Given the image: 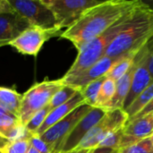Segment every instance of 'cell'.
Here are the masks:
<instances>
[{
    "instance_id": "cell-14",
    "label": "cell",
    "mask_w": 153,
    "mask_h": 153,
    "mask_svg": "<svg viewBox=\"0 0 153 153\" xmlns=\"http://www.w3.org/2000/svg\"><path fill=\"white\" fill-rule=\"evenodd\" d=\"M31 25L17 13L0 14V47L10 45Z\"/></svg>"
},
{
    "instance_id": "cell-5",
    "label": "cell",
    "mask_w": 153,
    "mask_h": 153,
    "mask_svg": "<svg viewBox=\"0 0 153 153\" xmlns=\"http://www.w3.org/2000/svg\"><path fill=\"white\" fill-rule=\"evenodd\" d=\"M128 120L129 116L123 108L107 111L105 116L90 130L74 151H90L97 148L108 134L123 129Z\"/></svg>"
},
{
    "instance_id": "cell-24",
    "label": "cell",
    "mask_w": 153,
    "mask_h": 153,
    "mask_svg": "<svg viewBox=\"0 0 153 153\" xmlns=\"http://www.w3.org/2000/svg\"><path fill=\"white\" fill-rule=\"evenodd\" d=\"M30 138L10 141L0 149L1 153H27L30 148Z\"/></svg>"
},
{
    "instance_id": "cell-28",
    "label": "cell",
    "mask_w": 153,
    "mask_h": 153,
    "mask_svg": "<svg viewBox=\"0 0 153 153\" xmlns=\"http://www.w3.org/2000/svg\"><path fill=\"white\" fill-rule=\"evenodd\" d=\"M146 60L147 66L153 82V37L146 44Z\"/></svg>"
},
{
    "instance_id": "cell-10",
    "label": "cell",
    "mask_w": 153,
    "mask_h": 153,
    "mask_svg": "<svg viewBox=\"0 0 153 153\" xmlns=\"http://www.w3.org/2000/svg\"><path fill=\"white\" fill-rule=\"evenodd\" d=\"M136 67L134 73L131 88L129 93L126 97V100L124 103L123 109H126L134 100L152 82L146 60V45L137 53L134 57Z\"/></svg>"
},
{
    "instance_id": "cell-12",
    "label": "cell",
    "mask_w": 153,
    "mask_h": 153,
    "mask_svg": "<svg viewBox=\"0 0 153 153\" xmlns=\"http://www.w3.org/2000/svg\"><path fill=\"white\" fill-rule=\"evenodd\" d=\"M119 58H111L108 56H103L100 60H99L96 64L91 65L87 70L76 75L64 76L61 79L65 85H69L79 91H82L90 82L98 80L101 77H104L108 72V70L111 68V66Z\"/></svg>"
},
{
    "instance_id": "cell-3",
    "label": "cell",
    "mask_w": 153,
    "mask_h": 153,
    "mask_svg": "<svg viewBox=\"0 0 153 153\" xmlns=\"http://www.w3.org/2000/svg\"><path fill=\"white\" fill-rule=\"evenodd\" d=\"M135 8L125 14L121 19H119L99 37H97L96 39L83 46L80 50H78V56L75 61L64 76L76 75L87 70L91 65L96 64L99 60H100L104 56L107 48L112 43V41L130 24Z\"/></svg>"
},
{
    "instance_id": "cell-37",
    "label": "cell",
    "mask_w": 153,
    "mask_h": 153,
    "mask_svg": "<svg viewBox=\"0 0 153 153\" xmlns=\"http://www.w3.org/2000/svg\"><path fill=\"white\" fill-rule=\"evenodd\" d=\"M0 153H1V152H0Z\"/></svg>"
},
{
    "instance_id": "cell-19",
    "label": "cell",
    "mask_w": 153,
    "mask_h": 153,
    "mask_svg": "<svg viewBox=\"0 0 153 153\" xmlns=\"http://www.w3.org/2000/svg\"><path fill=\"white\" fill-rule=\"evenodd\" d=\"M153 99V83L146 88L135 100L126 109V112L129 116V119L135 117L140 113Z\"/></svg>"
},
{
    "instance_id": "cell-36",
    "label": "cell",
    "mask_w": 153,
    "mask_h": 153,
    "mask_svg": "<svg viewBox=\"0 0 153 153\" xmlns=\"http://www.w3.org/2000/svg\"><path fill=\"white\" fill-rule=\"evenodd\" d=\"M117 153H118V152H117Z\"/></svg>"
},
{
    "instance_id": "cell-11",
    "label": "cell",
    "mask_w": 153,
    "mask_h": 153,
    "mask_svg": "<svg viewBox=\"0 0 153 153\" xmlns=\"http://www.w3.org/2000/svg\"><path fill=\"white\" fill-rule=\"evenodd\" d=\"M106 112L107 111L102 108H92L91 111L79 121V123L65 138L62 145L61 153L74 152L90 130L105 116Z\"/></svg>"
},
{
    "instance_id": "cell-26",
    "label": "cell",
    "mask_w": 153,
    "mask_h": 153,
    "mask_svg": "<svg viewBox=\"0 0 153 153\" xmlns=\"http://www.w3.org/2000/svg\"><path fill=\"white\" fill-rule=\"evenodd\" d=\"M123 137V129L108 134L98 145L97 148H110L119 151Z\"/></svg>"
},
{
    "instance_id": "cell-7",
    "label": "cell",
    "mask_w": 153,
    "mask_h": 153,
    "mask_svg": "<svg viewBox=\"0 0 153 153\" xmlns=\"http://www.w3.org/2000/svg\"><path fill=\"white\" fill-rule=\"evenodd\" d=\"M91 108L92 107L86 103L79 106L68 116L52 126L39 137L51 147L53 152L61 153L62 145L65 138L79 123V121L85 115H87Z\"/></svg>"
},
{
    "instance_id": "cell-1",
    "label": "cell",
    "mask_w": 153,
    "mask_h": 153,
    "mask_svg": "<svg viewBox=\"0 0 153 153\" xmlns=\"http://www.w3.org/2000/svg\"><path fill=\"white\" fill-rule=\"evenodd\" d=\"M140 2L139 0L102 1L88 9L78 21L65 29L60 37L70 40L80 50L135 8Z\"/></svg>"
},
{
    "instance_id": "cell-16",
    "label": "cell",
    "mask_w": 153,
    "mask_h": 153,
    "mask_svg": "<svg viewBox=\"0 0 153 153\" xmlns=\"http://www.w3.org/2000/svg\"><path fill=\"white\" fill-rule=\"evenodd\" d=\"M136 67L135 60H134V63L128 72L120 78L117 82H116V93L112 100L108 103V105L105 108V111L117 109V108H123L124 103L126 100V97L129 93L131 83L134 76V73Z\"/></svg>"
},
{
    "instance_id": "cell-25",
    "label": "cell",
    "mask_w": 153,
    "mask_h": 153,
    "mask_svg": "<svg viewBox=\"0 0 153 153\" xmlns=\"http://www.w3.org/2000/svg\"><path fill=\"white\" fill-rule=\"evenodd\" d=\"M118 153H153V144L151 138L148 137L118 151Z\"/></svg>"
},
{
    "instance_id": "cell-34",
    "label": "cell",
    "mask_w": 153,
    "mask_h": 153,
    "mask_svg": "<svg viewBox=\"0 0 153 153\" xmlns=\"http://www.w3.org/2000/svg\"><path fill=\"white\" fill-rule=\"evenodd\" d=\"M89 151H74V152H70L65 153H87Z\"/></svg>"
},
{
    "instance_id": "cell-20",
    "label": "cell",
    "mask_w": 153,
    "mask_h": 153,
    "mask_svg": "<svg viewBox=\"0 0 153 153\" xmlns=\"http://www.w3.org/2000/svg\"><path fill=\"white\" fill-rule=\"evenodd\" d=\"M115 93H116V82L111 79L106 78V80L101 85L95 108L105 109V108L114 98Z\"/></svg>"
},
{
    "instance_id": "cell-15",
    "label": "cell",
    "mask_w": 153,
    "mask_h": 153,
    "mask_svg": "<svg viewBox=\"0 0 153 153\" xmlns=\"http://www.w3.org/2000/svg\"><path fill=\"white\" fill-rule=\"evenodd\" d=\"M84 103H85V99H84L82 91H79L67 102H65V104H63V105H61V106H59V107H57V108H56L50 111V113L47 117L45 122L40 126V128L38 130V132L35 135L40 136L48 128H50L52 126H54L55 124H56L57 122H59L60 120L65 118L72 111H74L76 108H78L79 106H81Z\"/></svg>"
},
{
    "instance_id": "cell-33",
    "label": "cell",
    "mask_w": 153,
    "mask_h": 153,
    "mask_svg": "<svg viewBox=\"0 0 153 153\" xmlns=\"http://www.w3.org/2000/svg\"><path fill=\"white\" fill-rule=\"evenodd\" d=\"M27 153H39L36 149H34L32 146H30V150H29V152Z\"/></svg>"
},
{
    "instance_id": "cell-13",
    "label": "cell",
    "mask_w": 153,
    "mask_h": 153,
    "mask_svg": "<svg viewBox=\"0 0 153 153\" xmlns=\"http://www.w3.org/2000/svg\"><path fill=\"white\" fill-rule=\"evenodd\" d=\"M153 133V115L128 120L123 128L120 150L148 138Z\"/></svg>"
},
{
    "instance_id": "cell-27",
    "label": "cell",
    "mask_w": 153,
    "mask_h": 153,
    "mask_svg": "<svg viewBox=\"0 0 153 153\" xmlns=\"http://www.w3.org/2000/svg\"><path fill=\"white\" fill-rule=\"evenodd\" d=\"M30 145L36 149L39 153H54L51 147L46 143L44 141H42L39 136L32 135L30 138Z\"/></svg>"
},
{
    "instance_id": "cell-32",
    "label": "cell",
    "mask_w": 153,
    "mask_h": 153,
    "mask_svg": "<svg viewBox=\"0 0 153 153\" xmlns=\"http://www.w3.org/2000/svg\"><path fill=\"white\" fill-rule=\"evenodd\" d=\"M10 141H8V140H6V139H4V138L0 136V149H2L4 146H5Z\"/></svg>"
},
{
    "instance_id": "cell-30",
    "label": "cell",
    "mask_w": 153,
    "mask_h": 153,
    "mask_svg": "<svg viewBox=\"0 0 153 153\" xmlns=\"http://www.w3.org/2000/svg\"><path fill=\"white\" fill-rule=\"evenodd\" d=\"M14 10L8 0H0V14L14 13Z\"/></svg>"
},
{
    "instance_id": "cell-29",
    "label": "cell",
    "mask_w": 153,
    "mask_h": 153,
    "mask_svg": "<svg viewBox=\"0 0 153 153\" xmlns=\"http://www.w3.org/2000/svg\"><path fill=\"white\" fill-rule=\"evenodd\" d=\"M148 115H153V99L151 100V102L140 113H138L135 117H134L133 118H130L129 120L135 119V118H139V117H146Z\"/></svg>"
},
{
    "instance_id": "cell-23",
    "label": "cell",
    "mask_w": 153,
    "mask_h": 153,
    "mask_svg": "<svg viewBox=\"0 0 153 153\" xmlns=\"http://www.w3.org/2000/svg\"><path fill=\"white\" fill-rule=\"evenodd\" d=\"M52 110V108L49 107V105L46 106L44 108H42L41 110L38 111L30 119V121L27 123V125L24 126L25 130L30 134L31 135H35L38 132V130L40 128V126L43 125V123L45 122L47 117L48 116V114L50 113V111Z\"/></svg>"
},
{
    "instance_id": "cell-2",
    "label": "cell",
    "mask_w": 153,
    "mask_h": 153,
    "mask_svg": "<svg viewBox=\"0 0 153 153\" xmlns=\"http://www.w3.org/2000/svg\"><path fill=\"white\" fill-rule=\"evenodd\" d=\"M153 37V9L141 2L130 24L112 41L104 56L119 58L137 54Z\"/></svg>"
},
{
    "instance_id": "cell-4",
    "label": "cell",
    "mask_w": 153,
    "mask_h": 153,
    "mask_svg": "<svg viewBox=\"0 0 153 153\" xmlns=\"http://www.w3.org/2000/svg\"><path fill=\"white\" fill-rule=\"evenodd\" d=\"M65 85L62 79L35 83L22 94L19 119L23 126L39 110L48 106L53 96Z\"/></svg>"
},
{
    "instance_id": "cell-9",
    "label": "cell",
    "mask_w": 153,
    "mask_h": 153,
    "mask_svg": "<svg viewBox=\"0 0 153 153\" xmlns=\"http://www.w3.org/2000/svg\"><path fill=\"white\" fill-rule=\"evenodd\" d=\"M62 33V30L57 27L43 29L30 26L22 32L10 46L14 48L21 54L36 56L47 40L56 36H61Z\"/></svg>"
},
{
    "instance_id": "cell-22",
    "label": "cell",
    "mask_w": 153,
    "mask_h": 153,
    "mask_svg": "<svg viewBox=\"0 0 153 153\" xmlns=\"http://www.w3.org/2000/svg\"><path fill=\"white\" fill-rule=\"evenodd\" d=\"M79 91V90L69 86V85H64L51 99L50 102H49V107L54 109L63 104H65V102H67L69 100H71L77 92Z\"/></svg>"
},
{
    "instance_id": "cell-35",
    "label": "cell",
    "mask_w": 153,
    "mask_h": 153,
    "mask_svg": "<svg viewBox=\"0 0 153 153\" xmlns=\"http://www.w3.org/2000/svg\"><path fill=\"white\" fill-rule=\"evenodd\" d=\"M150 138H151V140H152V144H153V133L152 134V135L150 136Z\"/></svg>"
},
{
    "instance_id": "cell-18",
    "label": "cell",
    "mask_w": 153,
    "mask_h": 153,
    "mask_svg": "<svg viewBox=\"0 0 153 153\" xmlns=\"http://www.w3.org/2000/svg\"><path fill=\"white\" fill-rule=\"evenodd\" d=\"M135 55H126L120 57L108 70L107 74L105 75L106 78L111 79L115 82H117L120 78H122L130 69L132 66Z\"/></svg>"
},
{
    "instance_id": "cell-8",
    "label": "cell",
    "mask_w": 153,
    "mask_h": 153,
    "mask_svg": "<svg viewBox=\"0 0 153 153\" xmlns=\"http://www.w3.org/2000/svg\"><path fill=\"white\" fill-rule=\"evenodd\" d=\"M8 1L13 8L14 12L26 19L31 26L43 29H52L57 27L52 12L43 3L42 0Z\"/></svg>"
},
{
    "instance_id": "cell-31",
    "label": "cell",
    "mask_w": 153,
    "mask_h": 153,
    "mask_svg": "<svg viewBox=\"0 0 153 153\" xmlns=\"http://www.w3.org/2000/svg\"><path fill=\"white\" fill-rule=\"evenodd\" d=\"M117 150L110 149V148H95L90 150L87 153H117Z\"/></svg>"
},
{
    "instance_id": "cell-6",
    "label": "cell",
    "mask_w": 153,
    "mask_h": 153,
    "mask_svg": "<svg viewBox=\"0 0 153 153\" xmlns=\"http://www.w3.org/2000/svg\"><path fill=\"white\" fill-rule=\"evenodd\" d=\"M52 12L56 26L69 28L90 8L100 4L98 0H42Z\"/></svg>"
},
{
    "instance_id": "cell-17",
    "label": "cell",
    "mask_w": 153,
    "mask_h": 153,
    "mask_svg": "<svg viewBox=\"0 0 153 153\" xmlns=\"http://www.w3.org/2000/svg\"><path fill=\"white\" fill-rule=\"evenodd\" d=\"M22 94L15 90L0 87V108L19 118Z\"/></svg>"
},
{
    "instance_id": "cell-21",
    "label": "cell",
    "mask_w": 153,
    "mask_h": 153,
    "mask_svg": "<svg viewBox=\"0 0 153 153\" xmlns=\"http://www.w3.org/2000/svg\"><path fill=\"white\" fill-rule=\"evenodd\" d=\"M106 80V77H101L98 80H95L91 82H90L86 87H84L81 91L85 99V103L88 104L89 106L95 108L97 99L101 88L102 83Z\"/></svg>"
}]
</instances>
